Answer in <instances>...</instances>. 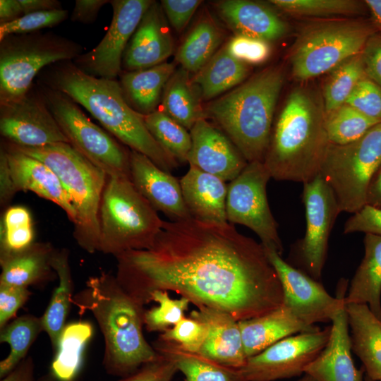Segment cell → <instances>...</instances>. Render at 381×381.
Instances as JSON below:
<instances>
[{"mask_svg": "<svg viewBox=\"0 0 381 381\" xmlns=\"http://www.w3.org/2000/svg\"><path fill=\"white\" fill-rule=\"evenodd\" d=\"M115 258L119 284L143 306L155 291H171L197 308L222 310L241 321L283 303L279 278L262 245L231 224L164 221L150 249Z\"/></svg>", "mask_w": 381, "mask_h": 381, "instance_id": "cell-1", "label": "cell"}, {"mask_svg": "<svg viewBox=\"0 0 381 381\" xmlns=\"http://www.w3.org/2000/svg\"><path fill=\"white\" fill-rule=\"evenodd\" d=\"M80 315L89 312L104 341L103 366L111 375L123 377L159 357L143 334L144 306L119 284L115 275L102 272L90 277L73 296Z\"/></svg>", "mask_w": 381, "mask_h": 381, "instance_id": "cell-2", "label": "cell"}, {"mask_svg": "<svg viewBox=\"0 0 381 381\" xmlns=\"http://www.w3.org/2000/svg\"><path fill=\"white\" fill-rule=\"evenodd\" d=\"M57 64L47 77L46 85L83 106L131 150L145 155L162 170L171 173L179 166L151 135L144 115L128 104L119 83L90 75L69 61Z\"/></svg>", "mask_w": 381, "mask_h": 381, "instance_id": "cell-3", "label": "cell"}, {"mask_svg": "<svg viewBox=\"0 0 381 381\" xmlns=\"http://www.w3.org/2000/svg\"><path fill=\"white\" fill-rule=\"evenodd\" d=\"M323 101L312 90L291 91L272 126L263 164L277 181L306 183L319 174L330 144Z\"/></svg>", "mask_w": 381, "mask_h": 381, "instance_id": "cell-4", "label": "cell"}, {"mask_svg": "<svg viewBox=\"0 0 381 381\" xmlns=\"http://www.w3.org/2000/svg\"><path fill=\"white\" fill-rule=\"evenodd\" d=\"M283 83L282 71L268 68L211 101L205 109V116L216 123L248 162H263Z\"/></svg>", "mask_w": 381, "mask_h": 381, "instance_id": "cell-5", "label": "cell"}, {"mask_svg": "<svg viewBox=\"0 0 381 381\" xmlns=\"http://www.w3.org/2000/svg\"><path fill=\"white\" fill-rule=\"evenodd\" d=\"M17 150L47 164L57 175L75 211L73 237L89 253L97 252L99 210L107 175L69 143L27 147L6 142Z\"/></svg>", "mask_w": 381, "mask_h": 381, "instance_id": "cell-6", "label": "cell"}, {"mask_svg": "<svg viewBox=\"0 0 381 381\" xmlns=\"http://www.w3.org/2000/svg\"><path fill=\"white\" fill-rule=\"evenodd\" d=\"M99 223L97 252L116 257L130 250L150 249L164 220L130 178L107 176Z\"/></svg>", "mask_w": 381, "mask_h": 381, "instance_id": "cell-7", "label": "cell"}, {"mask_svg": "<svg viewBox=\"0 0 381 381\" xmlns=\"http://www.w3.org/2000/svg\"><path fill=\"white\" fill-rule=\"evenodd\" d=\"M374 33L370 24L350 18L327 19L307 25L290 52L294 78L304 81L330 72L361 54Z\"/></svg>", "mask_w": 381, "mask_h": 381, "instance_id": "cell-8", "label": "cell"}, {"mask_svg": "<svg viewBox=\"0 0 381 381\" xmlns=\"http://www.w3.org/2000/svg\"><path fill=\"white\" fill-rule=\"evenodd\" d=\"M381 168V122L346 145L330 143L319 174L332 190L341 212L367 205L370 184Z\"/></svg>", "mask_w": 381, "mask_h": 381, "instance_id": "cell-9", "label": "cell"}, {"mask_svg": "<svg viewBox=\"0 0 381 381\" xmlns=\"http://www.w3.org/2000/svg\"><path fill=\"white\" fill-rule=\"evenodd\" d=\"M0 45V104L26 95L45 66L77 58L81 47L49 33L13 35Z\"/></svg>", "mask_w": 381, "mask_h": 381, "instance_id": "cell-10", "label": "cell"}, {"mask_svg": "<svg viewBox=\"0 0 381 381\" xmlns=\"http://www.w3.org/2000/svg\"><path fill=\"white\" fill-rule=\"evenodd\" d=\"M49 109L69 144L109 176L131 179L130 151L92 123L71 97L44 85L40 88Z\"/></svg>", "mask_w": 381, "mask_h": 381, "instance_id": "cell-11", "label": "cell"}, {"mask_svg": "<svg viewBox=\"0 0 381 381\" xmlns=\"http://www.w3.org/2000/svg\"><path fill=\"white\" fill-rule=\"evenodd\" d=\"M270 179L263 162H248L228 186L226 219L231 224L248 227L258 235L265 248L274 250L282 255L284 248L278 224L267 197V184Z\"/></svg>", "mask_w": 381, "mask_h": 381, "instance_id": "cell-12", "label": "cell"}, {"mask_svg": "<svg viewBox=\"0 0 381 381\" xmlns=\"http://www.w3.org/2000/svg\"><path fill=\"white\" fill-rule=\"evenodd\" d=\"M303 184L306 229L296 246L295 255L300 270L320 282L330 232L341 212L332 190L320 174Z\"/></svg>", "mask_w": 381, "mask_h": 381, "instance_id": "cell-13", "label": "cell"}, {"mask_svg": "<svg viewBox=\"0 0 381 381\" xmlns=\"http://www.w3.org/2000/svg\"><path fill=\"white\" fill-rule=\"evenodd\" d=\"M331 326L286 337L246 359L242 381H274L298 376L326 346Z\"/></svg>", "mask_w": 381, "mask_h": 381, "instance_id": "cell-14", "label": "cell"}, {"mask_svg": "<svg viewBox=\"0 0 381 381\" xmlns=\"http://www.w3.org/2000/svg\"><path fill=\"white\" fill-rule=\"evenodd\" d=\"M264 249L279 278L283 304L303 322L312 327L317 322H332L346 307V279L339 281L337 296L332 297L319 281L286 262L275 250Z\"/></svg>", "mask_w": 381, "mask_h": 381, "instance_id": "cell-15", "label": "cell"}, {"mask_svg": "<svg viewBox=\"0 0 381 381\" xmlns=\"http://www.w3.org/2000/svg\"><path fill=\"white\" fill-rule=\"evenodd\" d=\"M153 1H110L113 16L108 31L93 49L75 58L74 64L90 75L114 80L121 72L127 45Z\"/></svg>", "mask_w": 381, "mask_h": 381, "instance_id": "cell-16", "label": "cell"}, {"mask_svg": "<svg viewBox=\"0 0 381 381\" xmlns=\"http://www.w3.org/2000/svg\"><path fill=\"white\" fill-rule=\"evenodd\" d=\"M0 132L6 142L27 147L69 143L41 92L0 104Z\"/></svg>", "mask_w": 381, "mask_h": 381, "instance_id": "cell-17", "label": "cell"}, {"mask_svg": "<svg viewBox=\"0 0 381 381\" xmlns=\"http://www.w3.org/2000/svg\"><path fill=\"white\" fill-rule=\"evenodd\" d=\"M190 133V166L226 182L237 177L248 163L231 140L205 118L198 121Z\"/></svg>", "mask_w": 381, "mask_h": 381, "instance_id": "cell-18", "label": "cell"}, {"mask_svg": "<svg viewBox=\"0 0 381 381\" xmlns=\"http://www.w3.org/2000/svg\"><path fill=\"white\" fill-rule=\"evenodd\" d=\"M131 180L140 193L171 221L193 218L183 198L180 181L145 155L130 150Z\"/></svg>", "mask_w": 381, "mask_h": 381, "instance_id": "cell-19", "label": "cell"}, {"mask_svg": "<svg viewBox=\"0 0 381 381\" xmlns=\"http://www.w3.org/2000/svg\"><path fill=\"white\" fill-rule=\"evenodd\" d=\"M164 14L155 1L144 14L123 56L122 66L128 71L159 65L172 54L173 39Z\"/></svg>", "mask_w": 381, "mask_h": 381, "instance_id": "cell-20", "label": "cell"}, {"mask_svg": "<svg viewBox=\"0 0 381 381\" xmlns=\"http://www.w3.org/2000/svg\"><path fill=\"white\" fill-rule=\"evenodd\" d=\"M16 192L31 191L60 207L74 224L75 211L57 175L47 164L11 147L1 145Z\"/></svg>", "mask_w": 381, "mask_h": 381, "instance_id": "cell-21", "label": "cell"}, {"mask_svg": "<svg viewBox=\"0 0 381 381\" xmlns=\"http://www.w3.org/2000/svg\"><path fill=\"white\" fill-rule=\"evenodd\" d=\"M351 341L346 307L332 320L329 341L304 370L316 381H365L364 368L357 369L351 356Z\"/></svg>", "mask_w": 381, "mask_h": 381, "instance_id": "cell-22", "label": "cell"}, {"mask_svg": "<svg viewBox=\"0 0 381 381\" xmlns=\"http://www.w3.org/2000/svg\"><path fill=\"white\" fill-rule=\"evenodd\" d=\"M197 308L190 312V317L203 322L207 328L198 353L226 367H242L247 358L238 321L222 310L206 306Z\"/></svg>", "mask_w": 381, "mask_h": 381, "instance_id": "cell-23", "label": "cell"}, {"mask_svg": "<svg viewBox=\"0 0 381 381\" xmlns=\"http://www.w3.org/2000/svg\"><path fill=\"white\" fill-rule=\"evenodd\" d=\"M217 12L235 35L277 40L288 32V25L267 6L248 0H224L216 4Z\"/></svg>", "mask_w": 381, "mask_h": 381, "instance_id": "cell-24", "label": "cell"}, {"mask_svg": "<svg viewBox=\"0 0 381 381\" xmlns=\"http://www.w3.org/2000/svg\"><path fill=\"white\" fill-rule=\"evenodd\" d=\"M179 181L185 204L193 219L212 224L228 223V186L224 181L193 166Z\"/></svg>", "mask_w": 381, "mask_h": 381, "instance_id": "cell-25", "label": "cell"}, {"mask_svg": "<svg viewBox=\"0 0 381 381\" xmlns=\"http://www.w3.org/2000/svg\"><path fill=\"white\" fill-rule=\"evenodd\" d=\"M238 325L247 358L296 333L319 329L303 322L283 303L262 315L238 321Z\"/></svg>", "mask_w": 381, "mask_h": 381, "instance_id": "cell-26", "label": "cell"}, {"mask_svg": "<svg viewBox=\"0 0 381 381\" xmlns=\"http://www.w3.org/2000/svg\"><path fill=\"white\" fill-rule=\"evenodd\" d=\"M352 351L363 363L366 377L381 380V320L363 304L346 305Z\"/></svg>", "mask_w": 381, "mask_h": 381, "instance_id": "cell-27", "label": "cell"}, {"mask_svg": "<svg viewBox=\"0 0 381 381\" xmlns=\"http://www.w3.org/2000/svg\"><path fill=\"white\" fill-rule=\"evenodd\" d=\"M364 256L350 284L345 304L368 306L381 320V236L365 234Z\"/></svg>", "mask_w": 381, "mask_h": 381, "instance_id": "cell-28", "label": "cell"}, {"mask_svg": "<svg viewBox=\"0 0 381 381\" xmlns=\"http://www.w3.org/2000/svg\"><path fill=\"white\" fill-rule=\"evenodd\" d=\"M55 248L48 242H35L26 250L0 263V284L28 288L41 286L57 275L51 264Z\"/></svg>", "mask_w": 381, "mask_h": 381, "instance_id": "cell-29", "label": "cell"}, {"mask_svg": "<svg viewBox=\"0 0 381 381\" xmlns=\"http://www.w3.org/2000/svg\"><path fill=\"white\" fill-rule=\"evenodd\" d=\"M174 71L175 66L172 63L164 62L150 68L123 73L119 84L126 102L144 116L155 111Z\"/></svg>", "mask_w": 381, "mask_h": 381, "instance_id": "cell-30", "label": "cell"}, {"mask_svg": "<svg viewBox=\"0 0 381 381\" xmlns=\"http://www.w3.org/2000/svg\"><path fill=\"white\" fill-rule=\"evenodd\" d=\"M69 251L66 248L55 249L51 260L53 270L59 278L48 306L41 316L44 332L48 335L54 351L73 303L74 284L69 265Z\"/></svg>", "mask_w": 381, "mask_h": 381, "instance_id": "cell-31", "label": "cell"}, {"mask_svg": "<svg viewBox=\"0 0 381 381\" xmlns=\"http://www.w3.org/2000/svg\"><path fill=\"white\" fill-rule=\"evenodd\" d=\"M200 91L190 78L189 72L181 67L167 83L162 96V111L187 130L205 118Z\"/></svg>", "mask_w": 381, "mask_h": 381, "instance_id": "cell-32", "label": "cell"}, {"mask_svg": "<svg viewBox=\"0 0 381 381\" xmlns=\"http://www.w3.org/2000/svg\"><path fill=\"white\" fill-rule=\"evenodd\" d=\"M248 73L247 64L233 57L224 45L191 79L202 99L210 100L239 85Z\"/></svg>", "mask_w": 381, "mask_h": 381, "instance_id": "cell-33", "label": "cell"}, {"mask_svg": "<svg viewBox=\"0 0 381 381\" xmlns=\"http://www.w3.org/2000/svg\"><path fill=\"white\" fill-rule=\"evenodd\" d=\"M152 346L170 360L185 376V381H242L237 369L221 365L198 353L186 351L177 344L158 338Z\"/></svg>", "mask_w": 381, "mask_h": 381, "instance_id": "cell-34", "label": "cell"}, {"mask_svg": "<svg viewBox=\"0 0 381 381\" xmlns=\"http://www.w3.org/2000/svg\"><path fill=\"white\" fill-rule=\"evenodd\" d=\"M222 30L209 16H204L191 29L179 47L176 60L188 72L196 73L219 50Z\"/></svg>", "mask_w": 381, "mask_h": 381, "instance_id": "cell-35", "label": "cell"}, {"mask_svg": "<svg viewBox=\"0 0 381 381\" xmlns=\"http://www.w3.org/2000/svg\"><path fill=\"white\" fill-rule=\"evenodd\" d=\"M92 333V325L86 321L66 325L54 351L51 373L64 380L75 378L83 352Z\"/></svg>", "mask_w": 381, "mask_h": 381, "instance_id": "cell-36", "label": "cell"}, {"mask_svg": "<svg viewBox=\"0 0 381 381\" xmlns=\"http://www.w3.org/2000/svg\"><path fill=\"white\" fill-rule=\"evenodd\" d=\"M44 332L41 317L26 314L10 321L0 329V342L10 347L8 356L0 362L2 379L14 369L27 356L38 335Z\"/></svg>", "mask_w": 381, "mask_h": 381, "instance_id": "cell-37", "label": "cell"}, {"mask_svg": "<svg viewBox=\"0 0 381 381\" xmlns=\"http://www.w3.org/2000/svg\"><path fill=\"white\" fill-rule=\"evenodd\" d=\"M35 232L32 217L25 207H8L4 212L0 224V263L32 246Z\"/></svg>", "mask_w": 381, "mask_h": 381, "instance_id": "cell-38", "label": "cell"}, {"mask_svg": "<svg viewBox=\"0 0 381 381\" xmlns=\"http://www.w3.org/2000/svg\"><path fill=\"white\" fill-rule=\"evenodd\" d=\"M145 125L159 145L179 163L188 162L192 140L188 130L162 110L144 116Z\"/></svg>", "mask_w": 381, "mask_h": 381, "instance_id": "cell-39", "label": "cell"}, {"mask_svg": "<svg viewBox=\"0 0 381 381\" xmlns=\"http://www.w3.org/2000/svg\"><path fill=\"white\" fill-rule=\"evenodd\" d=\"M365 77L361 54L348 59L332 69L323 88L325 114L346 104L357 84Z\"/></svg>", "mask_w": 381, "mask_h": 381, "instance_id": "cell-40", "label": "cell"}, {"mask_svg": "<svg viewBox=\"0 0 381 381\" xmlns=\"http://www.w3.org/2000/svg\"><path fill=\"white\" fill-rule=\"evenodd\" d=\"M379 123L347 104L325 114L327 137L329 143L335 145L354 142Z\"/></svg>", "mask_w": 381, "mask_h": 381, "instance_id": "cell-41", "label": "cell"}, {"mask_svg": "<svg viewBox=\"0 0 381 381\" xmlns=\"http://www.w3.org/2000/svg\"><path fill=\"white\" fill-rule=\"evenodd\" d=\"M284 12L297 16L334 18L360 13L362 4L354 0H271Z\"/></svg>", "mask_w": 381, "mask_h": 381, "instance_id": "cell-42", "label": "cell"}, {"mask_svg": "<svg viewBox=\"0 0 381 381\" xmlns=\"http://www.w3.org/2000/svg\"><path fill=\"white\" fill-rule=\"evenodd\" d=\"M150 300L158 303L144 313V327L146 330L162 332L175 325L183 317L188 309L190 301L184 298L174 299L169 291L157 290L152 293Z\"/></svg>", "mask_w": 381, "mask_h": 381, "instance_id": "cell-43", "label": "cell"}, {"mask_svg": "<svg viewBox=\"0 0 381 381\" xmlns=\"http://www.w3.org/2000/svg\"><path fill=\"white\" fill-rule=\"evenodd\" d=\"M207 334V326L191 317H183L172 327L160 333L159 339L172 342L183 349L198 353Z\"/></svg>", "mask_w": 381, "mask_h": 381, "instance_id": "cell-44", "label": "cell"}, {"mask_svg": "<svg viewBox=\"0 0 381 381\" xmlns=\"http://www.w3.org/2000/svg\"><path fill=\"white\" fill-rule=\"evenodd\" d=\"M68 15V11L63 8L25 14L14 21L0 25V41L10 35L32 33L55 26L65 20Z\"/></svg>", "mask_w": 381, "mask_h": 381, "instance_id": "cell-45", "label": "cell"}, {"mask_svg": "<svg viewBox=\"0 0 381 381\" xmlns=\"http://www.w3.org/2000/svg\"><path fill=\"white\" fill-rule=\"evenodd\" d=\"M228 52L246 64L265 62L271 54L270 42L241 35H235L225 44Z\"/></svg>", "mask_w": 381, "mask_h": 381, "instance_id": "cell-46", "label": "cell"}, {"mask_svg": "<svg viewBox=\"0 0 381 381\" xmlns=\"http://www.w3.org/2000/svg\"><path fill=\"white\" fill-rule=\"evenodd\" d=\"M346 104L381 122V86L367 77L356 86Z\"/></svg>", "mask_w": 381, "mask_h": 381, "instance_id": "cell-47", "label": "cell"}, {"mask_svg": "<svg viewBox=\"0 0 381 381\" xmlns=\"http://www.w3.org/2000/svg\"><path fill=\"white\" fill-rule=\"evenodd\" d=\"M178 371L175 365L167 358L159 357L141 366L133 373L118 381H171Z\"/></svg>", "mask_w": 381, "mask_h": 381, "instance_id": "cell-48", "label": "cell"}, {"mask_svg": "<svg viewBox=\"0 0 381 381\" xmlns=\"http://www.w3.org/2000/svg\"><path fill=\"white\" fill-rule=\"evenodd\" d=\"M363 232L381 236V209L365 205L353 214L345 222V234Z\"/></svg>", "mask_w": 381, "mask_h": 381, "instance_id": "cell-49", "label": "cell"}, {"mask_svg": "<svg viewBox=\"0 0 381 381\" xmlns=\"http://www.w3.org/2000/svg\"><path fill=\"white\" fill-rule=\"evenodd\" d=\"M30 294L28 288L0 284V329L25 305Z\"/></svg>", "mask_w": 381, "mask_h": 381, "instance_id": "cell-50", "label": "cell"}, {"mask_svg": "<svg viewBox=\"0 0 381 381\" xmlns=\"http://www.w3.org/2000/svg\"><path fill=\"white\" fill-rule=\"evenodd\" d=\"M201 2L199 0H162L160 4L171 25L180 32L188 25Z\"/></svg>", "mask_w": 381, "mask_h": 381, "instance_id": "cell-51", "label": "cell"}, {"mask_svg": "<svg viewBox=\"0 0 381 381\" xmlns=\"http://www.w3.org/2000/svg\"><path fill=\"white\" fill-rule=\"evenodd\" d=\"M361 55L366 77L381 86V35L375 32L365 43Z\"/></svg>", "mask_w": 381, "mask_h": 381, "instance_id": "cell-52", "label": "cell"}, {"mask_svg": "<svg viewBox=\"0 0 381 381\" xmlns=\"http://www.w3.org/2000/svg\"><path fill=\"white\" fill-rule=\"evenodd\" d=\"M4 147L0 150V206L6 210L16 193Z\"/></svg>", "mask_w": 381, "mask_h": 381, "instance_id": "cell-53", "label": "cell"}, {"mask_svg": "<svg viewBox=\"0 0 381 381\" xmlns=\"http://www.w3.org/2000/svg\"><path fill=\"white\" fill-rule=\"evenodd\" d=\"M110 1L106 0H77L71 15V20L83 23L93 22L100 8Z\"/></svg>", "mask_w": 381, "mask_h": 381, "instance_id": "cell-54", "label": "cell"}, {"mask_svg": "<svg viewBox=\"0 0 381 381\" xmlns=\"http://www.w3.org/2000/svg\"><path fill=\"white\" fill-rule=\"evenodd\" d=\"M35 363L31 356H27L1 381H34Z\"/></svg>", "mask_w": 381, "mask_h": 381, "instance_id": "cell-55", "label": "cell"}, {"mask_svg": "<svg viewBox=\"0 0 381 381\" xmlns=\"http://www.w3.org/2000/svg\"><path fill=\"white\" fill-rule=\"evenodd\" d=\"M23 15L19 0L0 1V25L14 21Z\"/></svg>", "mask_w": 381, "mask_h": 381, "instance_id": "cell-56", "label": "cell"}, {"mask_svg": "<svg viewBox=\"0 0 381 381\" xmlns=\"http://www.w3.org/2000/svg\"><path fill=\"white\" fill-rule=\"evenodd\" d=\"M24 15L30 13L62 9L56 0H19Z\"/></svg>", "mask_w": 381, "mask_h": 381, "instance_id": "cell-57", "label": "cell"}, {"mask_svg": "<svg viewBox=\"0 0 381 381\" xmlns=\"http://www.w3.org/2000/svg\"><path fill=\"white\" fill-rule=\"evenodd\" d=\"M367 205L381 209V168L370 184L368 193Z\"/></svg>", "mask_w": 381, "mask_h": 381, "instance_id": "cell-58", "label": "cell"}, {"mask_svg": "<svg viewBox=\"0 0 381 381\" xmlns=\"http://www.w3.org/2000/svg\"><path fill=\"white\" fill-rule=\"evenodd\" d=\"M364 2L371 13L374 24L381 30V0H365Z\"/></svg>", "mask_w": 381, "mask_h": 381, "instance_id": "cell-59", "label": "cell"}, {"mask_svg": "<svg viewBox=\"0 0 381 381\" xmlns=\"http://www.w3.org/2000/svg\"><path fill=\"white\" fill-rule=\"evenodd\" d=\"M37 381H80V380H78L76 378H74V379H72V380H61V379H59V377H57L56 376H55L52 373H49L48 374H46V375L40 377L38 379Z\"/></svg>", "mask_w": 381, "mask_h": 381, "instance_id": "cell-60", "label": "cell"}, {"mask_svg": "<svg viewBox=\"0 0 381 381\" xmlns=\"http://www.w3.org/2000/svg\"><path fill=\"white\" fill-rule=\"evenodd\" d=\"M298 381H316L314 378H313L311 376L305 374V375L299 379Z\"/></svg>", "mask_w": 381, "mask_h": 381, "instance_id": "cell-61", "label": "cell"}, {"mask_svg": "<svg viewBox=\"0 0 381 381\" xmlns=\"http://www.w3.org/2000/svg\"><path fill=\"white\" fill-rule=\"evenodd\" d=\"M365 381H373V380H371L370 378L365 377Z\"/></svg>", "mask_w": 381, "mask_h": 381, "instance_id": "cell-62", "label": "cell"}, {"mask_svg": "<svg viewBox=\"0 0 381 381\" xmlns=\"http://www.w3.org/2000/svg\"><path fill=\"white\" fill-rule=\"evenodd\" d=\"M381 381V380H380Z\"/></svg>", "mask_w": 381, "mask_h": 381, "instance_id": "cell-63", "label": "cell"}]
</instances>
